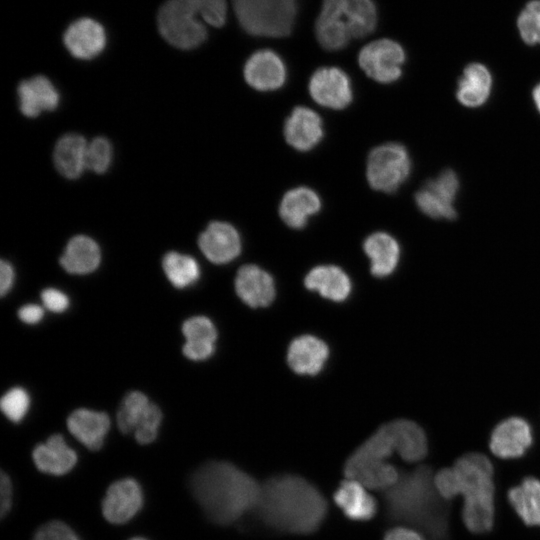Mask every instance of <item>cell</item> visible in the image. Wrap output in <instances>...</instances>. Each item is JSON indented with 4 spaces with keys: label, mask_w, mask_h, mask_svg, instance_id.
Returning a JSON list of instances; mask_svg holds the SVG:
<instances>
[{
    "label": "cell",
    "mask_w": 540,
    "mask_h": 540,
    "mask_svg": "<svg viewBox=\"0 0 540 540\" xmlns=\"http://www.w3.org/2000/svg\"><path fill=\"white\" fill-rule=\"evenodd\" d=\"M44 311L41 306L36 304H27L18 311V316L24 323L36 324L43 318Z\"/></svg>",
    "instance_id": "obj_43"
},
{
    "label": "cell",
    "mask_w": 540,
    "mask_h": 540,
    "mask_svg": "<svg viewBox=\"0 0 540 540\" xmlns=\"http://www.w3.org/2000/svg\"><path fill=\"white\" fill-rule=\"evenodd\" d=\"M37 469L43 473L61 476L70 472L77 463V454L60 434L51 435L32 452Z\"/></svg>",
    "instance_id": "obj_21"
},
{
    "label": "cell",
    "mask_w": 540,
    "mask_h": 540,
    "mask_svg": "<svg viewBox=\"0 0 540 540\" xmlns=\"http://www.w3.org/2000/svg\"><path fill=\"white\" fill-rule=\"evenodd\" d=\"M410 171L409 153L399 143L382 144L369 153L366 176L374 190L395 192L407 180Z\"/></svg>",
    "instance_id": "obj_8"
},
{
    "label": "cell",
    "mask_w": 540,
    "mask_h": 540,
    "mask_svg": "<svg viewBox=\"0 0 540 540\" xmlns=\"http://www.w3.org/2000/svg\"><path fill=\"white\" fill-rule=\"evenodd\" d=\"M284 137L296 150L313 149L323 137L320 116L308 107H295L284 123Z\"/></svg>",
    "instance_id": "obj_18"
},
{
    "label": "cell",
    "mask_w": 540,
    "mask_h": 540,
    "mask_svg": "<svg viewBox=\"0 0 540 540\" xmlns=\"http://www.w3.org/2000/svg\"><path fill=\"white\" fill-rule=\"evenodd\" d=\"M532 96H533V100L536 105V108L540 112V83L536 85L535 88L533 89Z\"/></svg>",
    "instance_id": "obj_46"
},
{
    "label": "cell",
    "mask_w": 540,
    "mask_h": 540,
    "mask_svg": "<svg viewBox=\"0 0 540 540\" xmlns=\"http://www.w3.org/2000/svg\"><path fill=\"white\" fill-rule=\"evenodd\" d=\"M363 249L370 259L371 273L376 277H386L393 273L400 259V247L394 237L385 232L369 235Z\"/></svg>",
    "instance_id": "obj_28"
},
{
    "label": "cell",
    "mask_w": 540,
    "mask_h": 540,
    "mask_svg": "<svg viewBox=\"0 0 540 540\" xmlns=\"http://www.w3.org/2000/svg\"><path fill=\"white\" fill-rule=\"evenodd\" d=\"M377 25L373 0H322L315 22V36L322 48L338 51L351 39L364 38Z\"/></svg>",
    "instance_id": "obj_6"
},
{
    "label": "cell",
    "mask_w": 540,
    "mask_h": 540,
    "mask_svg": "<svg viewBox=\"0 0 540 540\" xmlns=\"http://www.w3.org/2000/svg\"><path fill=\"white\" fill-rule=\"evenodd\" d=\"M235 290L239 298L253 308L270 305L276 293L272 276L252 264L244 265L238 270Z\"/></svg>",
    "instance_id": "obj_19"
},
{
    "label": "cell",
    "mask_w": 540,
    "mask_h": 540,
    "mask_svg": "<svg viewBox=\"0 0 540 540\" xmlns=\"http://www.w3.org/2000/svg\"><path fill=\"white\" fill-rule=\"evenodd\" d=\"M255 511L259 520L274 531L305 535L318 530L328 504L322 492L305 478L281 474L262 484Z\"/></svg>",
    "instance_id": "obj_1"
},
{
    "label": "cell",
    "mask_w": 540,
    "mask_h": 540,
    "mask_svg": "<svg viewBox=\"0 0 540 540\" xmlns=\"http://www.w3.org/2000/svg\"><path fill=\"white\" fill-rule=\"evenodd\" d=\"M205 257L215 264H225L234 260L241 251L238 231L229 223L211 222L198 240Z\"/></svg>",
    "instance_id": "obj_16"
},
{
    "label": "cell",
    "mask_w": 540,
    "mask_h": 540,
    "mask_svg": "<svg viewBox=\"0 0 540 540\" xmlns=\"http://www.w3.org/2000/svg\"><path fill=\"white\" fill-rule=\"evenodd\" d=\"M320 208L321 200L314 190L297 187L284 194L279 206V215L287 226L301 229Z\"/></svg>",
    "instance_id": "obj_24"
},
{
    "label": "cell",
    "mask_w": 540,
    "mask_h": 540,
    "mask_svg": "<svg viewBox=\"0 0 540 540\" xmlns=\"http://www.w3.org/2000/svg\"><path fill=\"white\" fill-rule=\"evenodd\" d=\"M63 41L69 53L77 59L90 60L106 46L104 27L91 18H80L66 29Z\"/></svg>",
    "instance_id": "obj_17"
},
{
    "label": "cell",
    "mask_w": 540,
    "mask_h": 540,
    "mask_svg": "<svg viewBox=\"0 0 540 540\" xmlns=\"http://www.w3.org/2000/svg\"><path fill=\"white\" fill-rule=\"evenodd\" d=\"M144 502L143 490L133 478L113 482L102 501V513L112 524H124L141 509Z\"/></svg>",
    "instance_id": "obj_13"
},
{
    "label": "cell",
    "mask_w": 540,
    "mask_h": 540,
    "mask_svg": "<svg viewBox=\"0 0 540 540\" xmlns=\"http://www.w3.org/2000/svg\"><path fill=\"white\" fill-rule=\"evenodd\" d=\"M150 402L145 394L139 391L128 393L117 412V425L124 434L135 431Z\"/></svg>",
    "instance_id": "obj_35"
},
{
    "label": "cell",
    "mask_w": 540,
    "mask_h": 540,
    "mask_svg": "<svg viewBox=\"0 0 540 540\" xmlns=\"http://www.w3.org/2000/svg\"><path fill=\"white\" fill-rule=\"evenodd\" d=\"M112 160V146L104 137L93 139L87 146L86 168L95 173L107 171Z\"/></svg>",
    "instance_id": "obj_38"
},
{
    "label": "cell",
    "mask_w": 540,
    "mask_h": 540,
    "mask_svg": "<svg viewBox=\"0 0 540 540\" xmlns=\"http://www.w3.org/2000/svg\"><path fill=\"white\" fill-rule=\"evenodd\" d=\"M100 261L98 244L84 235L71 238L60 258L63 269L71 274H88L97 269Z\"/></svg>",
    "instance_id": "obj_31"
},
{
    "label": "cell",
    "mask_w": 540,
    "mask_h": 540,
    "mask_svg": "<svg viewBox=\"0 0 540 540\" xmlns=\"http://www.w3.org/2000/svg\"><path fill=\"white\" fill-rule=\"evenodd\" d=\"M309 93L319 105L331 109H344L353 99L349 76L337 67H322L311 76Z\"/></svg>",
    "instance_id": "obj_12"
},
{
    "label": "cell",
    "mask_w": 540,
    "mask_h": 540,
    "mask_svg": "<svg viewBox=\"0 0 540 540\" xmlns=\"http://www.w3.org/2000/svg\"><path fill=\"white\" fill-rule=\"evenodd\" d=\"M491 88L492 76L488 68L480 63H471L458 82L456 96L462 105L476 108L488 100Z\"/></svg>",
    "instance_id": "obj_30"
},
{
    "label": "cell",
    "mask_w": 540,
    "mask_h": 540,
    "mask_svg": "<svg viewBox=\"0 0 540 540\" xmlns=\"http://www.w3.org/2000/svg\"><path fill=\"white\" fill-rule=\"evenodd\" d=\"M67 427L69 432L85 447L97 451L103 446L110 429V419L104 412L80 408L69 415Z\"/></svg>",
    "instance_id": "obj_22"
},
{
    "label": "cell",
    "mask_w": 540,
    "mask_h": 540,
    "mask_svg": "<svg viewBox=\"0 0 540 540\" xmlns=\"http://www.w3.org/2000/svg\"><path fill=\"white\" fill-rule=\"evenodd\" d=\"M328 355L325 342L312 335H302L290 343L287 361L295 373L315 375L322 370Z\"/></svg>",
    "instance_id": "obj_20"
},
{
    "label": "cell",
    "mask_w": 540,
    "mask_h": 540,
    "mask_svg": "<svg viewBox=\"0 0 540 540\" xmlns=\"http://www.w3.org/2000/svg\"><path fill=\"white\" fill-rule=\"evenodd\" d=\"M458 190L457 175L445 170L416 192L415 202L419 210L431 218L453 220L457 216L454 202Z\"/></svg>",
    "instance_id": "obj_10"
},
{
    "label": "cell",
    "mask_w": 540,
    "mask_h": 540,
    "mask_svg": "<svg viewBox=\"0 0 540 540\" xmlns=\"http://www.w3.org/2000/svg\"><path fill=\"white\" fill-rule=\"evenodd\" d=\"M508 499L526 525L540 526V480L526 477L508 492Z\"/></svg>",
    "instance_id": "obj_33"
},
{
    "label": "cell",
    "mask_w": 540,
    "mask_h": 540,
    "mask_svg": "<svg viewBox=\"0 0 540 540\" xmlns=\"http://www.w3.org/2000/svg\"><path fill=\"white\" fill-rule=\"evenodd\" d=\"M343 471L347 479L355 480L366 488L382 491L393 486L400 475L392 464L359 447L348 457Z\"/></svg>",
    "instance_id": "obj_11"
},
{
    "label": "cell",
    "mask_w": 540,
    "mask_h": 540,
    "mask_svg": "<svg viewBox=\"0 0 540 540\" xmlns=\"http://www.w3.org/2000/svg\"><path fill=\"white\" fill-rule=\"evenodd\" d=\"M0 491H1V517H5L9 512L12 504V483L9 476L2 472L0 477Z\"/></svg>",
    "instance_id": "obj_42"
},
{
    "label": "cell",
    "mask_w": 540,
    "mask_h": 540,
    "mask_svg": "<svg viewBox=\"0 0 540 540\" xmlns=\"http://www.w3.org/2000/svg\"><path fill=\"white\" fill-rule=\"evenodd\" d=\"M226 0H167L157 16L161 36L179 49H193L207 38V29L200 18L213 27L226 22Z\"/></svg>",
    "instance_id": "obj_4"
},
{
    "label": "cell",
    "mask_w": 540,
    "mask_h": 540,
    "mask_svg": "<svg viewBox=\"0 0 540 540\" xmlns=\"http://www.w3.org/2000/svg\"><path fill=\"white\" fill-rule=\"evenodd\" d=\"M130 540H147V539H145L143 537H134V538H132Z\"/></svg>",
    "instance_id": "obj_47"
},
{
    "label": "cell",
    "mask_w": 540,
    "mask_h": 540,
    "mask_svg": "<svg viewBox=\"0 0 540 540\" xmlns=\"http://www.w3.org/2000/svg\"><path fill=\"white\" fill-rule=\"evenodd\" d=\"M517 26L526 44H540V0L527 3L518 16Z\"/></svg>",
    "instance_id": "obj_36"
},
{
    "label": "cell",
    "mask_w": 540,
    "mask_h": 540,
    "mask_svg": "<svg viewBox=\"0 0 540 540\" xmlns=\"http://www.w3.org/2000/svg\"><path fill=\"white\" fill-rule=\"evenodd\" d=\"M189 486L208 519L223 526L255 510L262 487L253 476L226 461L201 465L190 477Z\"/></svg>",
    "instance_id": "obj_2"
},
{
    "label": "cell",
    "mask_w": 540,
    "mask_h": 540,
    "mask_svg": "<svg viewBox=\"0 0 540 540\" xmlns=\"http://www.w3.org/2000/svg\"><path fill=\"white\" fill-rule=\"evenodd\" d=\"M402 46L391 39H379L364 46L358 55V63L370 78L380 83H392L402 74L405 62Z\"/></svg>",
    "instance_id": "obj_9"
},
{
    "label": "cell",
    "mask_w": 540,
    "mask_h": 540,
    "mask_svg": "<svg viewBox=\"0 0 540 540\" xmlns=\"http://www.w3.org/2000/svg\"><path fill=\"white\" fill-rule=\"evenodd\" d=\"M457 480L458 494L464 497L462 518L473 533H485L494 524L493 466L480 453H467L452 467Z\"/></svg>",
    "instance_id": "obj_5"
},
{
    "label": "cell",
    "mask_w": 540,
    "mask_h": 540,
    "mask_svg": "<svg viewBox=\"0 0 540 540\" xmlns=\"http://www.w3.org/2000/svg\"><path fill=\"white\" fill-rule=\"evenodd\" d=\"M241 28L252 36L286 37L298 13L297 0H232Z\"/></svg>",
    "instance_id": "obj_7"
},
{
    "label": "cell",
    "mask_w": 540,
    "mask_h": 540,
    "mask_svg": "<svg viewBox=\"0 0 540 540\" xmlns=\"http://www.w3.org/2000/svg\"><path fill=\"white\" fill-rule=\"evenodd\" d=\"M533 442L532 429L520 417L501 421L492 431L489 446L492 453L502 459L519 458Z\"/></svg>",
    "instance_id": "obj_14"
},
{
    "label": "cell",
    "mask_w": 540,
    "mask_h": 540,
    "mask_svg": "<svg viewBox=\"0 0 540 540\" xmlns=\"http://www.w3.org/2000/svg\"><path fill=\"white\" fill-rule=\"evenodd\" d=\"M14 283V270L11 264L5 260L0 262V294L5 296Z\"/></svg>",
    "instance_id": "obj_44"
},
{
    "label": "cell",
    "mask_w": 540,
    "mask_h": 540,
    "mask_svg": "<svg viewBox=\"0 0 540 540\" xmlns=\"http://www.w3.org/2000/svg\"><path fill=\"white\" fill-rule=\"evenodd\" d=\"M383 540H425L417 531L406 527H395L388 530Z\"/></svg>",
    "instance_id": "obj_45"
},
{
    "label": "cell",
    "mask_w": 540,
    "mask_h": 540,
    "mask_svg": "<svg viewBox=\"0 0 540 540\" xmlns=\"http://www.w3.org/2000/svg\"><path fill=\"white\" fill-rule=\"evenodd\" d=\"M17 91L20 110L27 117H36L43 111L54 110L60 100L52 82L42 75L22 81Z\"/></svg>",
    "instance_id": "obj_23"
},
{
    "label": "cell",
    "mask_w": 540,
    "mask_h": 540,
    "mask_svg": "<svg viewBox=\"0 0 540 540\" xmlns=\"http://www.w3.org/2000/svg\"><path fill=\"white\" fill-rule=\"evenodd\" d=\"M388 518L417 527L432 540H446L449 505L437 491L432 470L421 465L403 472L397 482L383 491Z\"/></svg>",
    "instance_id": "obj_3"
},
{
    "label": "cell",
    "mask_w": 540,
    "mask_h": 540,
    "mask_svg": "<svg viewBox=\"0 0 540 540\" xmlns=\"http://www.w3.org/2000/svg\"><path fill=\"white\" fill-rule=\"evenodd\" d=\"M30 397L25 389L14 387L7 391L0 401L4 415L12 422H20L28 412Z\"/></svg>",
    "instance_id": "obj_37"
},
{
    "label": "cell",
    "mask_w": 540,
    "mask_h": 540,
    "mask_svg": "<svg viewBox=\"0 0 540 540\" xmlns=\"http://www.w3.org/2000/svg\"><path fill=\"white\" fill-rule=\"evenodd\" d=\"M361 483L347 479L335 490L333 499L344 515L353 521H368L377 511L376 500Z\"/></svg>",
    "instance_id": "obj_25"
},
{
    "label": "cell",
    "mask_w": 540,
    "mask_h": 540,
    "mask_svg": "<svg viewBox=\"0 0 540 540\" xmlns=\"http://www.w3.org/2000/svg\"><path fill=\"white\" fill-rule=\"evenodd\" d=\"M305 286L317 291L324 298L332 301H344L351 292L348 275L334 265H321L309 271L304 280Z\"/></svg>",
    "instance_id": "obj_29"
},
{
    "label": "cell",
    "mask_w": 540,
    "mask_h": 540,
    "mask_svg": "<svg viewBox=\"0 0 540 540\" xmlns=\"http://www.w3.org/2000/svg\"><path fill=\"white\" fill-rule=\"evenodd\" d=\"M88 143L78 134L61 137L54 149V163L57 170L68 179L78 178L86 169Z\"/></svg>",
    "instance_id": "obj_32"
},
{
    "label": "cell",
    "mask_w": 540,
    "mask_h": 540,
    "mask_svg": "<svg viewBox=\"0 0 540 540\" xmlns=\"http://www.w3.org/2000/svg\"><path fill=\"white\" fill-rule=\"evenodd\" d=\"M161 420L160 408L150 403L134 431L137 442L143 445L152 443L157 438Z\"/></svg>",
    "instance_id": "obj_39"
},
{
    "label": "cell",
    "mask_w": 540,
    "mask_h": 540,
    "mask_svg": "<svg viewBox=\"0 0 540 540\" xmlns=\"http://www.w3.org/2000/svg\"><path fill=\"white\" fill-rule=\"evenodd\" d=\"M286 66L274 51L262 49L254 52L244 66L246 82L258 91L279 89L286 80Z\"/></svg>",
    "instance_id": "obj_15"
},
{
    "label": "cell",
    "mask_w": 540,
    "mask_h": 540,
    "mask_svg": "<svg viewBox=\"0 0 540 540\" xmlns=\"http://www.w3.org/2000/svg\"><path fill=\"white\" fill-rule=\"evenodd\" d=\"M33 540H80V538L67 524L51 521L36 531Z\"/></svg>",
    "instance_id": "obj_40"
},
{
    "label": "cell",
    "mask_w": 540,
    "mask_h": 540,
    "mask_svg": "<svg viewBox=\"0 0 540 540\" xmlns=\"http://www.w3.org/2000/svg\"><path fill=\"white\" fill-rule=\"evenodd\" d=\"M41 299L45 308L55 313L63 312L69 306L68 297L55 288H47L43 290L41 293Z\"/></svg>",
    "instance_id": "obj_41"
},
{
    "label": "cell",
    "mask_w": 540,
    "mask_h": 540,
    "mask_svg": "<svg viewBox=\"0 0 540 540\" xmlns=\"http://www.w3.org/2000/svg\"><path fill=\"white\" fill-rule=\"evenodd\" d=\"M392 437L395 452L407 462L422 460L428 451L424 430L415 422L398 419L386 424Z\"/></svg>",
    "instance_id": "obj_26"
},
{
    "label": "cell",
    "mask_w": 540,
    "mask_h": 540,
    "mask_svg": "<svg viewBox=\"0 0 540 540\" xmlns=\"http://www.w3.org/2000/svg\"><path fill=\"white\" fill-rule=\"evenodd\" d=\"M186 338L183 354L194 361L205 360L215 351L217 330L212 321L205 316H194L182 325Z\"/></svg>",
    "instance_id": "obj_27"
},
{
    "label": "cell",
    "mask_w": 540,
    "mask_h": 540,
    "mask_svg": "<svg viewBox=\"0 0 540 540\" xmlns=\"http://www.w3.org/2000/svg\"><path fill=\"white\" fill-rule=\"evenodd\" d=\"M166 277L176 288H185L195 283L200 277L197 261L185 254L168 252L162 261Z\"/></svg>",
    "instance_id": "obj_34"
}]
</instances>
